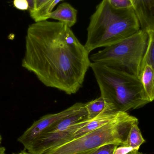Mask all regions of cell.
Wrapping results in <instances>:
<instances>
[{"instance_id": "cell-11", "label": "cell", "mask_w": 154, "mask_h": 154, "mask_svg": "<svg viewBox=\"0 0 154 154\" xmlns=\"http://www.w3.org/2000/svg\"><path fill=\"white\" fill-rule=\"evenodd\" d=\"M140 81L150 102L154 100V71L148 65H145L141 70Z\"/></svg>"}, {"instance_id": "cell-16", "label": "cell", "mask_w": 154, "mask_h": 154, "mask_svg": "<svg viewBox=\"0 0 154 154\" xmlns=\"http://www.w3.org/2000/svg\"><path fill=\"white\" fill-rule=\"evenodd\" d=\"M109 4L116 9L133 7V5L130 0H108Z\"/></svg>"}, {"instance_id": "cell-10", "label": "cell", "mask_w": 154, "mask_h": 154, "mask_svg": "<svg viewBox=\"0 0 154 154\" xmlns=\"http://www.w3.org/2000/svg\"><path fill=\"white\" fill-rule=\"evenodd\" d=\"M78 11L67 3L60 4L55 11L49 14L47 18L57 20L66 23L69 27H73L77 20Z\"/></svg>"}, {"instance_id": "cell-23", "label": "cell", "mask_w": 154, "mask_h": 154, "mask_svg": "<svg viewBox=\"0 0 154 154\" xmlns=\"http://www.w3.org/2000/svg\"><path fill=\"white\" fill-rule=\"evenodd\" d=\"M31 154L30 153H29V152H28V151H26L24 150V151H22V152H20L18 153L17 154Z\"/></svg>"}, {"instance_id": "cell-24", "label": "cell", "mask_w": 154, "mask_h": 154, "mask_svg": "<svg viewBox=\"0 0 154 154\" xmlns=\"http://www.w3.org/2000/svg\"><path fill=\"white\" fill-rule=\"evenodd\" d=\"M2 136H1V134H0V144H1V142H2Z\"/></svg>"}, {"instance_id": "cell-4", "label": "cell", "mask_w": 154, "mask_h": 154, "mask_svg": "<svg viewBox=\"0 0 154 154\" xmlns=\"http://www.w3.org/2000/svg\"><path fill=\"white\" fill-rule=\"evenodd\" d=\"M138 122L127 112H119L112 121L103 126L84 134L42 154H89L108 144L125 145L133 124Z\"/></svg>"}, {"instance_id": "cell-8", "label": "cell", "mask_w": 154, "mask_h": 154, "mask_svg": "<svg viewBox=\"0 0 154 154\" xmlns=\"http://www.w3.org/2000/svg\"><path fill=\"white\" fill-rule=\"evenodd\" d=\"M141 29L154 31V0H130Z\"/></svg>"}, {"instance_id": "cell-13", "label": "cell", "mask_w": 154, "mask_h": 154, "mask_svg": "<svg viewBox=\"0 0 154 154\" xmlns=\"http://www.w3.org/2000/svg\"><path fill=\"white\" fill-rule=\"evenodd\" d=\"M138 125V122H137L133 124L131 127L126 144L125 145L137 150H138L140 146L146 142L143 137Z\"/></svg>"}, {"instance_id": "cell-20", "label": "cell", "mask_w": 154, "mask_h": 154, "mask_svg": "<svg viewBox=\"0 0 154 154\" xmlns=\"http://www.w3.org/2000/svg\"><path fill=\"white\" fill-rule=\"evenodd\" d=\"M29 3V14L32 12L34 9L35 7V0H27Z\"/></svg>"}, {"instance_id": "cell-14", "label": "cell", "mask_w": 154, "mask_h": 154, "mask_svg": "<svg viewBox=\"0 0 154 154\" xmlns=\"http://www.w3.org/2000/svg\"><path fill=\"white\" fill-rule=\"evenodd\" d=\"M147 33L148 42L142 61L141 70L144 66L147 65L151 66L154 71V31H149Z\"/></svg>"}, {"instance_id": "cell-1", "label": "cell", "mask_w": 154, "mask_h": 154, "mask_svg": "<svg viewBox=\"0 0 154 154\" xmlns=\"http://www.w3.org/2000/svg\"><path fill=\"white\" fill-rule=\"evenodd\" d=\"M91 63L88 51L66 23L46 20L28 27L21 66L46 87L76 94Z\"/></svg>"}, {"instance_id": "cell-12", "label": "cell", "mask_w": 154, "mask_h": 154, "mask_svg": "<svg viewBox=\"0 0 154 154\" xmlns=\"http://www.w3.org/2000/svg\"><path fill=\"white\" fill-rule=\"evenodd\" d=\"M84 108L87 113V119H91L106 109V104L101 96L95 99L84 103Z\"/></svg>"}, {"instance_id": "cell-17", "label": "cell", "mask_w": 154, "mask_h": 154, "mask_svg": "<svg viewBox=\"0 0 154 154\" xmlns=\"http://www.w3.org/2000/svg\"><path fill=\"white\" fill-rule=\"evenodd\" d=\"M14 6L20 11L29 10V5L27 0H14Z\"/></svg>"}, {"instance_id": "cell-6", "label": "cell", "mask_w": 154, "mask_h": 154, "mask_svg": "<svg viewBox=\"0 0 154 154\" xmlns=\"http://www.w3.org/2000/svg\"><path fill=\"white\" fill-rule=\"evenodd\" d=\"M87 118L84 108L80 112L60 121L37 137L25 149L31 154H42L74 139V134Z\"/></svg>"}, {"instance_id": "cell-25", "label": "cell", "mask_w": 154, "mask_h": 154, "mask_svg": "<svg viewBox=\"0 0 154 154\" xmlns=\"http://www.w3.org/2000/svg\"><path fill=\"white\" fill-rule=\"evenodd\" d=\"M65 1V0H62V1Z\"/></svg>"}, {"instance_id": "cell-7", "label": "cell", "mask_w": 154, "mask_h": 154, "mask_svg": "<svg viewBox=\"0 0 154 154\" xmlns=\"http://www.w3.org/2000/svg\"><path fill=\"white\" fill-rule=\"evenodd\" d=\"M84 108V103L77 102L58 113L45 115L35 121L18 138V141L23 146L25 150L37 137L47 129L62 119L77 114Z\"/></svg>"}, {"instance_id": "cell-5", "label": "cell", "mask_w": 154, "mask_h": 154, "mask_svg": "<svg viewBox=\"0 0 154 154\" xmlns=\"http://www.w3.org/2000/svg\"><path fill=\"white\" fill-rule=\"evenodd\" d=\"M147 32L134 35L92 54L91 62L105 65L140 78L143 58L147 47Z\"/></svg>"}, {"instance_id": "cell-19", "label": "cell", "mask_w": 154, "mask_h": 154, "mask_svg": "<svg viewBox=\"0 0 154 154\" xmlns=\"http://www.w3.org/2000/svg\"><path fill=\"white\" fill-rule=\"evenodd\" d=\"M49 1L50 0H35V7H34V10L32 12L30 13V14L41 8L43 5Z\"/></svg>"}, {"instance_id": "cell-22", "label": "cell", "mask_w": 154, "mask_h": 154, "mask_svg": "<svg viewBox=\"0 0 154 154\" xmlns=\"http://www.w3.org/2000/svg\"><path fill=\"white\" fill-rule=\"evenodd\" d=\"M5 148L0 146V154H5Z\"/></svg>"}, {"instance_id": "cell-9", "label": "cell", "mask_w": 154, "mask_h": 154, "mask_svg": "<svg viewBox=\"0 0 154 154\" xmlns=\"http://www.w3.org/2000/svg\"><path fill=\"white\" fill-rule=\"evenodd\" d=\"M119 112H109L106 110L94 118L90 119H85L82 121L81 125L75 132L74 139L108 124L113 120Z\"/></svg>"}, {"instance_id": "cell-15", "label": "cell", "mask_w": 154, "mask_h": 154, "mask_svg": "<svg viewBox=\"0 0 154 154\" xmlns=\"http://www.w3.org/2000/svg\"><path fill=\"white\" fill-rule=\"evenodd\" d=\"M118 146L114 144H108L99 147L89 154H114L115 150Z\"/></svg>"}, {"instance_id": "cell-18", "label": "cell", "mask_w": 154, "mask_h": 154, "mask_svg": "<svg viewBox=\"0 0 154 154\" xmlns=\"http://www.w3.org/2000/svg\"><path fill=\"white\" fill-rule=\"evenodd\" d=\"M134 150L137 149L125 145L118 146L115 150L114 154H127Z\"/></svg>"}, {"instance_id": "cell-3", "label": "cell", "mask_w": 154, "mask_h": 154, "mask_svg": "<svg viewBox=\"0 0 154 154\" xmlns=\"http://www.w3.org/2000/svg\"><path fill=\"white\" fill-rule=\"evenodd\" d=\"M90 68L108 111L127 112L150 102L138 77L98 63Z\"/></svg>"}, {"instance_id": "cell-2", "label": "cell", "mask_w": 154, "mask_h": 154, "mask_svg": "<svg viewBox=\"0 0 154 154\" xmlns=\"http://www.w3.org/2000/svg\"><path fill=\"white\" fill-rule=\"evenodd\" d=\"M140 29L133 7L116 9L108 0H102L91 17L84 46L90 53L98 48L116 44Z\"/></svg>"}, {"instance_id": "cell-21", "label": "cell", "mask_w": 154, "mask_h": 154, "mask_svg": "<svg viewBox=\"0 0 154 154\" xmlns=\"http://www.w3.org/2000/svg\"><path fill=\"white\" fill-rule=\"evenodd\" d=\"M138 151V150H134L127 154H145L142 153L141 152H139Z\"/></svg>"}]
</instances>
